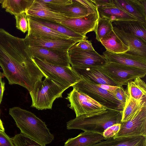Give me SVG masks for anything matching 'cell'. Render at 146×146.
Masks as SVG:
<instances>
[{
	"instance_id": "cell-1",
	"label": "cell",
	"mask_w": 146,
	"mask_h": 146,
	"mask_svg": "<svg viewBox=\"0 0 146 146\" xmlns=\"http://www.w3.org/2000/svg\"><path fill=\"white\" fill-rule=\"evenodd\" d=\"M0 66L10 85L18 84L32 91L36 83L48 78L31 55L24 38L0 28Z\"/></svg>"
},
{
	"instance_id": "cell-2",
	"label": "cell",
	"mask_w": 146,
	"mask_h": 146,
	"mask_svg": "<svg viewBox=\"0 0 146 146\" xmlns=\"http://www.w3.org/2000/svg\"><path fill=\"white\" fill-rule=\"evenodd\" d=\"M9 113L21 133L43 145L54 139L45 122L31 111L15 107L9 109Z\"/></svg>"
},
{
	"instance_id": "cell-3",
	"label": "cell",
	"mask_w": 146,
	"mask_h": 146,
	"mask_svg": "<svg viewBox=\"0 0 146 146\" xmlns=\"http://www.w3.org/2000/svg\"><path fill=\"white\" fill-rule=\"evenodd\" d=\"M122 110L107 109L104 113L95 115L83 114L66 123L68 129H78L84 132L101 134L108 127L121 123Z\"/></svg>"
},
{
	"instance_id": "cell-4",
	"label": "cell",
	"mask_w": 146,
	"mask_h": 146,
	"mask_svg": "<svg viewBox=\"0 0 146 146\" xmlns=\"http://www.w3.org/2000/svg\"><path fill=\"white\" fill-rule=\"evenodd\" d=\"M66 90L48 78L37 82L29 92L32 103L31 107L38 110L52 109L57 98H62Z\"/></svg>"
},
{
	"instance_id": "cell-5",
	"label": "cell",
	"mask_w": 146,
	"mask_h": 146,
	"mask_svg": "<svg viewBox=\"0 0 146 146\" xmlns=\"http://www.w3.org/2000/svg\"><path fill=\"white\" fill-rule=\"evenodd\" d=\"M32 58L36 65L48 78L66 90L81 80L80 76L71 66L67 67L54 65L36 57Z\"/></svg>"
},
{
	"instance_id": "cell-6",
	"label": "cell",
	"mask_w": 146,
	"mask_h": 146,
	"mask_svg": "<svg viewBox=\"0 0 146 146\" xmlns=\"http://www.w3.org/2000/svg\"><path fill=\"white\" fill-rule=\"evenodd\" d=\"M81 80L72 86L79 92L90 97L107 109L122 110L119 101L110 92L99 87L90 80L81 76Z\"/></svg>"
},
{
	"instance_id": "cell-7",
	"label": "cell",
	"mask_w": 146,
	"mask_h": 146,
	"mask_svg": "<svg viewBox=\"0 0 146 146\" xmlns=\"http://www.w3.org/2000/svg\"><path fill=\"white\" fill-rule=\"evenodd\" d=\"M117 86L127 85L137 77L142 78L146 74V70L116 63L107 62L99 68Z\"/></svg>"
},
{
	"instance_id": "cell-8",
	"label": "cell",
	"mask_w": 146,
	"mask_h": 146,
	"mask_svg": "<svg viewBox=\"0 0 146 146\" xmlns=\"http://www.w3.org/2000/svg\"><path fill=\"white\" fill-rule=\"evenodd\" d=\"M65 99L74 111L76 117L83 114L95 115L106 112L107 109L85 94L74 88L68 94Z\"/></svg>"
},
{
	"instance_id": "cell-9",
	"label": "cell",
	"mask_w": 146,
	"mask_h": 146,
	"mask_svg": "<svg viewBox=\"0 0 146 146\" xmlns=\"http://www.w3.org/2000/svg\"><path fill=\"white\" fill-rule=\"evenodd\" d=\"M75 44L70 48L68 52L71 66L99 68L107 62L103 55H100L95 50L82 49L76 47Z\"/></svg>"
},
{
	"instance_id": "cell-10",
	"label": "cell",
	"mask_w": 146,
	"mask_h": 146,
	"mask_svg": "<svg viewBox=\"0 0 146 146\" xmlns=\"http://www.w3.org/2000/svg\"><path fill=\"white\" fill-rule=\"evenodd\" d=\"M146 136V105L126 121L121 122L119 130L113 138Z\"/></svg>"
},
{
	"instance_id": "cell-11",
	"label": "cell",
	"mask_w": 146,
	"mask_h": 146,
	"mask_svg": "<svg viewBox=\"0 0 146 146\" xmlns=\"http://www.w3.org/2000/svg\"><path fill=\"white\" fill-rule=\"evenodd\" d=\"M28 46L68 52L77 42L71 39H55L44 38L27 34L24 38Z\"/></svg>"
},
{
	"instance_id": "cell-12",
	"label": "cell",
	"mask_w": 146,
	"mask_h": 146,
	"mask_svg": "<svg viewBox=\"0 0 146 146\" xmlns=\"http://www.w3.org/2000/svg\"><path fill=\"white\" fill-rule=\"evenodd\" d=\"M27 47L32 57H36L54 65L67 67L71 66L68 52L32 46Z\"/></svg>"
},
{
	"instance_id": "cell-13",
	"label": "cell",
	"mask_w": 146,
	"mask_h": 146,
	"mask_svg": "<svg viewBox=\"0 0 146 146\" xmlns=\"http://www.w3.org/2000/svg\"><path fill=\"white\" fill-rule=\"evenodd\" d=\"M99 15L90 13L84 17L68 19L59 23L71 31L83 36L91 31L95 32Z\"/></svg>"
},
{
	"instance_id": "cell-14",
	"label": "cell",
	"mask_w": 146,
	"mask_h": 146,
	"mask_svg": "<svg viewBox=\"0 0 146 146\" xmlns=\"http://www.w3.org/2000/svg\"><path fill=\"white\" fill-rule=\"evenodd\" d=\"M113 30L121 41L129 47L128 52L146 58V42L133 34L115 26H113Z\"/></svg>"
},
{
	"instance_id": "cell-15",
	"label": "cell",
	"mask_w": 146,
	"mask_h": 146,
	"mask_svg": "<svg viewBox=\"0 0 146 146\" xmlns=\"http://www.w3.org/2000/svg\"><path fill=\"white\" fill-rule=\"evenodd\" d=\"M107 62H112L146 70V58L129 53H114L107 51L103 52Z\"/></svg>"
},
{
	"instance_id": "cell-16",
	"label": "cell",
	"mask_w": 146,
	"mask_h": 146,
	"mask_svg": "<svg viewBox=\"0 0 146 146\" xmlns=\"http://www.w3.org/2000/svg\"><path fill=\"white\" fill-rule=\"evenodd\" d=\"M26 13L27 16L40 18L58 23L69 19L59 13L52 11L38 0H34Z\"/></svg>"
},
{
	"instance_id": "cell-17",
	"label": "cell",
	"mask_w": 146,
	"mask_h": 146,
	"mask_svg": "<svg viewBox=\"0 0 146 146\" xmlns=\"http://www.w3.org/2000/svg\"><path fill=\"white\" fill-rule=\"evenodd\" d=\"M114 4L146 25V0H113Z\"/></svg>"
},
{
	"instance_id": "cell-18",
	"label": "cell",
	"mask_w": 146,
	"mask_h": 146,
	"mask_svg": "<svg viewBox=\"0 0 146 146\" xmlns=\"http://www.w3.org/2000/svg\"><path fill=\"white\" fill-rule=\"evenodd\" d=\"M71 3L61 6L47 7L69 19L83 17L92 13L78 0H72Z\"/></svg>"
},
{
	"instance_id": "cell-19",
	"label": "cell",
	"mask_w": 146,
	"mask_h": 146,
	"mask_svg": "<svg viewBox=\"0 0 146 146\" xmlns=\"http://www.w3.org/2000/svg\"><path fill=\"white\" fill-rule=\"evenodd\" d=\"M28 30L27 34L37 37L55 39H71L33 20L27 16Z\"/></svg>"
},
{
	"instance_id": "cell-20",
	"label": "cell",
	"mask_w": 146,
	"mask_h": 146,
	"mask_svg": "<svg viewBox=\"0 0 146 146\" xmlns=\"http://www.w3.org/2000/svg\"><path fill=\"white\" fill-rule=\"evenodd\" d=\"M72 67L80 77L82 76L87 78L97 84L117 86L100 70V68H80L75 66Z\"/></svg>"
},
{
	"instance_id": "cell-21",
	"label": "cell",
	"mask_w": 146,
	"mask_h": 146,
	"mask_svg": "<svg viewBox=\"0 0 146 146\" xmlns=\"http://www.w3.org/2000/svg\"><path fill=\"white\" fill-rule=\"evenodd\" d=\"M92 146H146V136H136L108 139Z\"/></svg>"
},
{
	"instance_id": "cell-22",
	"label": "cell",
	"mask_w": 146,
	"mask_h": 146,
	"mask_svg": "<svg viewBox=\"0 0 146 146\" xmlns=\"http://www.w3.org/2000/svg\"><path fill=\"white\" fill-rule=\"evenodd\" d=\"M97 7L99 16L101 17L109 19L112 22L122 21H137L132 15L115 4L114 5L110 7Z\"/></svg>"
},
{
	"instance_id": "cell-23",
	"label": "cell",
	"mask_w": 146,
	"mask_h": 146,
	"mask_svg": "<svg viewBox=\"0 0 146 146\" xmlns=\"http://www.w3.org/2000/svg\"><path fill=\"white\" fill-rule=\"evenodd\" d=\"M106 139L101 134L84 132L75 137L68 139L64 146H92Z\"/></svg>"
},
{
	"instance_id": "cell-24",
	"label": "cell",
	"mask_w": 146,
	"mask_h": 146,
	"mask_svg": "<svg viewBox=\"0 0 146 146\" xmlns=\"http://www.w3.org/2000/svg\"><path fill=\"white\" fill-rule=\"evenodd\" d=\"M113 26L131 33L146 42V25L138 21H113Z\"/></svg>"
},
{
	"instance_id": "cell-25",
	"label": "cell",
	"mask_w": 146,
	"mask_h": 146,
	"mask_svg": "<svg viewBox=\"0 0 146 146\" xmlns=\"http://www.w3.org/2000/svg\"><path fill=\"white\" fill-rule=\"evenodd\" d=\"M27 16L41 25L68 36L77 43L88 38L86 36L76 33L59 23L37 17Z\"/></svg>"
},
{
	"instance_id": "cell-26",
	"label": "cell",
	"mask_w": 146,
	"mask_h": 146,
	"mask_svg": "<svg viewBox=\"0 0 146 146\" xmlns=\"http://www.w3.org/2000/svg\"><path fill=\"white\" fill-rule=\"evenodd\" d=\"M100 42L105 47L106 51L112 53L127 52L130 50L129 47L121 41L113 30L102 38Z\"/></svg>"
},
{
	"instance_id": "cell-27",
	"label": "cell",
	"mask_w": 146,
	"mask_h": 146,
	"mask_svg": "<svg viewBox=\"0 0 146 146\" xmlns=\"http://www.w3.org/2000/svg\"><path fill=\"white\" fill-rule=\"evenodd\" d=\"M127 86L126 90L129 97L137 101L146 102V85L141 78H136Z\"/></svg>"
},
{
	"instance_id": "cell-28",
	"label": "cell",
	"mask_w": 146,
	"mask_h": 146,
	"mask_svg": "<svg viewBox=\"0 0 146 146\" xmlns=\"http://www.w3.org/2000/svg\"><path fill=\"white\" fill-rule=\"evenodd\" d=\"M34 0H1V7L14 15L26 12Z\"/></svg>"
},
{
	"instance_id": "cell-29",
	"label": "cell",
	"mask_w": 146,
	"mask_h": 146,
	"mask_svg": "<svg viewBox=\"0 0 146 146\" xmlns=\"http://www.w3.org/2000/svg\"><path fill=\"white\" fill-rule=\"evenodd\" d=\"M146 105V102L137 101L129 97L122 111L121 122L127 121Z\"/></svg>"
},
{
	"instance_id": "cell-30",
	"label": "cell",
	"mask_w": 146,
	"mask_h": 146,
	"mask_svg": "<svg viewBox=\"0 0 146 146\" xmlns=\"http://www.w3.org/2000/svg\"><path fill=\"white\" fill-rule=\"evenodd\" d=\"M112 22L110 20L101 17L99 16L95 31L96 39L99 42L110 33L113 29Z\"/></svg>"
},
{
	"instance_id": "cell-31",
	"label": "cell",
	"mask_w": 146,
	"mask_h": 146,
	"mask_svg": "<svg viewBox=\"0 0 146 146\" xmlns=\"http://www.w3.org/2000/svg\"><path fill=\"white\" fill-rule=\"evenodd\" d=\"M12 139L15 146H46L21 133L16 135Z\"/></svg>"
},
{
	"instance_id": "cell-32",
	"label": "cell",
	"mask_w": 146,
	"mask_h": 146,
	"mask_svg": "<svg viewBox=\"0 0 146 146\" xmlns=\"http://www.w3.org/2000/svg\"><path fill=\"white\" fill-rule=\"evenodd\" d=\"M16 20V28L24 33L28 30L27 16L26 12L14 15Z\"/></svg>"
},
{
	"instance_id": "cell-33",
	"label": "cell",
	"mask_w": 146,
	"mask_h": 146,
	"mask_svg": "<svg viewBox=\"0 0 146 146\" xmlns=\"http://www.w3.org/2000/svg\"><path fill=\"white\" fill-rule=\"evenodd\" d=\"M110 92L119 101L123 109L129 97L126 89H124L123 86H119L115 90Z\"/></svg>"
},
{
	"instance_id": "cell-34",
	"label": "cell",
	"mask_w": 146,
	"mask_h": 146,
	"mask_svg": "<svg viewBox=\"0 0 146 146\" xmlns=\"http://www.w3.org/2000/svg\"><path fill=\"white\" fill-rule=\"evenodd\" d=\"M121 125V123H118L107 128L102 133V135L106 140L115 136L119 130Z\"/></svg>"
},
{
	"instance_id": "cell-35",
	"label": "cell",
	"mask_w": 146,
	"mask_h": 146,
	"mask_svg": "<svg viewBox=\"0 0 146 146\" xmlns=\"http://www.w3.org/2000/svg\"><path fill=\"white\" fill-rule=\"evenodd\" d=\"M47 7H56L71 4L72 0H38Z\"/></svg>"
},
{
	"instance_id": "cell-36",
	"label": "cell",
	"mask_w": 146,
	"mask_h": 146,
	"mask_svg": "<svg viewBox=\"0 0 146 146\" xmlns=\"http://www.w3.org/2000/svg\"><path fill=\"white\" fill-rule=\"evenodd\" d=\"M78 1L92 13H95L97 15H99L97 7L93 0H78Z\"/></svg>"
},
{
	"instance_id": "cell-37",
	"label": "cell",
	"mask_w": 146,
	"mask_h": 146,
	"mask_svg": "<svg viewBox=\"0 0 146 146\" xmlns=\"http://www.w3.org/2000/svg\"><path fill=\"white\" fill-rule=\"evenodd\" d=\"M0 146H15L12 138L9 137L5 131H0Z\"/></svg>"
},
{
	"instance_id": "cell-38",
	"label": "cell",
	"mask_w": 146,
	"mask_h": 146,
	"mask_svg": "<svg viewBox=\"0 0 146 146\" xmlns=\"http://www.w3.org/2000/svg\"><path fill=\"white\" fill-rule=\"evenodd\" d=\"M76 46L82 49L88 50H94L91 42L87 39L82 40L75 44Z\"/></svg>"
},
{
	"instance_id": "cell-39",
	"label": "cell",
	"mask_w": 146,
	"mask_h": 146,
	"mask_svg": "<svg viewBox=\"0 0 146 146\" xmlns=\"http://www.w3.org/2000/svg\"><path fill=\"white\" fill-rule=\"evenodd\" d=\"M98 7H107L114 5L113 0H93Z\"/></svg>"
},
{
	"instance_id": "cell-40",
	"label": "cell",
	"mask_w": 146,
	"mask_h": 146,
	"mask_svg": "<svg viewBox=\"0 0 146 146\" xmlns=\"http://www.w3.org/2000/svg\"><path fill=\"white\" fill-rule=\"evenodd\" d=\"M98 86L105 90H107L109 92H111L116 89L118 87L117 86H112L109 85L102 84H97Z\"/></svg>"
},
{
	"instance_id": "cell-41",
	"label": "cell",
	"mask_w": 146,
	"mask_h": 146,
	"mask_svg": "<svg viewBox=\"0 0 146 146\" xmlns=\"http://www.w3.org/2000/svg\"><path fill=\"white\" fill-rule=\"evenodd\" d=\"M5 90V83L0 79V104L2 101L3 94Z\"/></svg>"
},
{
	"instance_id": "cell-42",
	"label": "cell",
	"mask_w": 146,
	"mask_h": 146,
	"mask_svg": "<svg viewBox=\"0 0 146 146\" xmlns=\"http://www.w3.org/2000/svg\"><path fill=\"white\" fill-rule=\"evenodd\" d=\"M0 131H5V129L3 127L2 121L0 122Z\"/></svg>"
},
{
	"instance_id": "cell-43",
	"label": "cell",
	"mask_w": 146,
	"mask_h": 146,
	"mask_svg": "<svg viewBox=\"0 0 146 146\" xmlns=\"http://www.w3.org/2000/svg\"><path fill=\"white\" fill-rule=\"evenodd\" d=\"M3 76V73L1 72L0 71V79L2 78Z\"/></svg>"
},
{
	"instance_id": "cell-44",
	"label": "cell",
	"mask_w": 146,
	"mask_h": 146,
	"mask_svg": "<svg viewBox=\"0 0 146 146\" xmlns=\"http://www.w3.org/2000/svg\"><path fill=\"white\" fill-rule=\"evenodd\" d=\"M1 121H2L0 119V122H1Z\"/></svg>"
},
{
	"instance_id": "cell-45",
	"label": "cell",
	"mask_w": 146,
	"mask_h": 146,
	"mask_svg": "<svg viewBox=\"0 0 146 146\" xmlns=\"http://www.w3.org/2000/svg\"><path fill=\"white\" fill-rule=\"evenodd\" d=\"M0 3H1V0H0Z\"/></svg>"
}]
</instances>
